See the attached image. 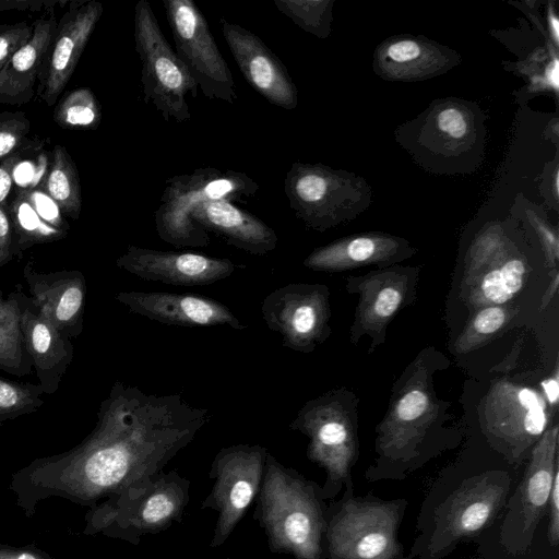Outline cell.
I'll return each mask as SVG.
<instances>
[{
  "instance_id": "obj_26",
  "label": "cell",
  "mask_w": 559,
  "mask_h": 559,
  "mask_svg": "<svg viewBox=\"0 0 559 559\" xmlns=\"http://www.w3.org/2000/svg\"><path fill=\"white\" fill-rule=\"evenodd\" d=\"M20 290L19 285L4 297L0 288V369L23 377L31 373L32 362L21 331Z\"/></svg>"
},
{
  "instance_id": "obj_15",
  "label": "cell",
  "mask_w": 559,
  "mask_h": 559,
  "mask_svg": "<svg viewBox=\"0 0 559 559\" xmlns=\"http://www.w3.org/2000/svg\"><path fill=\"white\" fill-rule=\"evenodd\" d=\"M96 0L70 1L47 50L39 75L36 96L51 107L72 78L80 58L103 14Z\"/></svg>"
},
{
  "instance_id": "obj_5",
  "label": "cell",
  "mask_w": 559,
  "mask_h": 559,
  "mask_svg": "<svg viewBox=\"0 0 559 559\" xmlns=\"http://www.w3.org/2000/svg\"><path fill=\"white\" fill-rule=\"evenodd\" d=\"M133 29L145 103H151L167 122L190 120L187 95L197 97L198 85L166 40L147 0L135 4Z\"/></svg>"
},
{
  "instance_id": "obj_19",
  "label": "cell",
  "mask_w": 559,
  "mask_h": 559,
  "mask_svg": "<svg viewBox=\"0 0 559 559\" xmlns=\"http://www.w3.org/2000/svg\"><path fill=\"white\" fill-rule=\"evenodd\" d=\"M28 297L37 311L69 338L83 330L86 281L80 271L39 272L32 261L23 269Z\"/></svg>"
},
{
  "instance_id": "obj_11",
  "label": "cell",
  "mask_w": 559,
  "mask_h": 559,
  "mask_svg": "<svg viewBox=\"0 0 559 559\" xmlns=\"http://www.w3.org/2000/svg\"><path fill=\"white\" fill-rule=\"evenodd\" d=\"M480 111L471 104L444 99L431 105L405 130L411 134V147L423 159L431 158L428 167H455L456 160L481 150L484 124Z\"/></svg>"
},
{
  "instance_id": "obj_17",
  "label": "cell",
  "mask_w": 559,
  "mask_h": 559,
  "mask_svg": "<svg viewBox=\"0 0 559 559\" xmlns=\"http://www.w3.org/2000/svg\"><path fill=\"white\" fill-rule=\"evenodd\" d=\"M116 265L140 278L178 286L210 285L230 276L237 267L225 258L132 245L116 260Z\"/></svg>"
},
{
  "instance_id": "obj_41",
  "label": "cell",
  "mask_w": 559,
  "mask_h": 559,
  "mask_svg": "<svg viewBox=\"0 0 559 559\" xmlns=\"http://www.w3.org/2000/svg\"><path fill=\"white\" fill-rule=\"evenodd\" d=\"M69 1L57 0H0V12L3 11H48L56 5H67Z\"/></svg>"
},
{
  "instance_id": "obj_14",
  "label": "cell",
  "mask_w": 559,
  "mask_h": 559,
  "mask_svg": "<svg viewBox=\"0 0 559 559\" xmlns=\"http://www.w3.org/2000/svg\"><path fill=\"white\" fill-rule=\"evenodd\" d=\"M503 474H483L463 483L440 507L425 559H438L459 539L481 531L498 513L509 492Z\"/></svg>"
},
{
  "instance_id": "obj_36",
  "label": "cell",
  "mask_w": 559,
  "mask_h": 559,
  "mask_svg": "<svg viewBox=\"0 0 559 559\" xmlns=\"http://www.w3.org/2000/svg\"><path fill=\"white\" fill-rule=\"evenodd\" d=\"M39 217L48 225L68 234L69 225L56 202L38 187L21 190Z\"/></svg>"
},
{
  "instance_id": "obj_13",
  "label": "cell",
  "mask_w": 559,
  "mask_h": 559,
  "mask_svg": "<svg viewBox=\"0 0 559 559\" xmlns=\"http://www.w3.org/2000/svg\"><path fill=\"white\" fill-rule=\"evenodd\" d=\"M558 427L545 431L535 444L530 464L515 493L508 503L500 542L520 555L527 550L536 526L548 506L557 463Z\"/></svg>"
},
{
  "instance_id": "obj_24",
  "label": "cell",
  "mask_w": 559,
  "mask_h": 559,
  "mask_svg": "<svg viewBox=\"0 0 559 559\" xmlns=\"http://www.w3.org/2000/svg\"><path fill=\"white\" fill-rule=\"evenodd\" d=\"M411 252L404 239L382 234H366L338 239L314 249L304 265L313 271L336 272L391 261Z\"/></svg>"
},
{
  "instance_id": "obj_34",
  "label": "cell",
  "mask_w": 559,
  "mask_h": 559,
  "mask_svg": "<svg viewBox=\"0 0 559 559\" xmlns=\"http://www.w3.org/2000/svg\"><path fill=\"white\" fill-rule=\"evenodd\" d=\"M31 121L23 111L0 112V163L28 147Z\"/></svg>"
},
{
  "instance_id": "obj_21",
  "label": "cell",
  "mask_w": 559,
  "mask_h": 559,
  "mask_svg": "<svg viewBox=\"0 0 559 559\" xmlns=\"http://www.w3.org/2000/svg\"><path fill=\"white\" fill-rule=\"evenodd\" d=\"M459 62L455 51L419 36H395L374 53V71L385 80L416 81L439 75Z\"/></svg>"
},
{
  "instance_id": "obj_28",
  "label": "cell",
  "mask_w": 559,
  "mask_h": 559,
  "mask_svg": "<svg viewBox=\"0 0 559 559\" xmlns=\"http://www.w3.org/2000/svg\"><path fill=\"white\" fill-rule=\"evenodd\" d=\"M526 264L521 258L511 257L485 271L475 282L472 301L475 306H500L523 287Z\"/></svg>"
},
{
  "instance_id": "obj_18",
  "label": "cell",
  "mask_w": 559,
  "mask_h": 559,
  "mask_svg": "<svg viewBox=\"0 0 559 559\" xmlns=\"http://www.w3.org/2000/svg\"><path fill=\"white\" fill-rule=\"evenodd\" d=\"M116 299L130 312L168 325L223 326L242 330L241 322L224 304L199 295L169 292H120Z\"/></svg>"
},
{
  "instance_id": "obj_46",
  "label": "cell",
  "mask_w": 559,
  "mask_h": 559,
  "mask_svg": "<svg viewBox=\"0 0 559 559\" xmlns=\"http://www.w3.org/2000/svg\"><path fill=\"white\" fill-rule=\"evenodd\" d=\"M557 289H558V274L556 273V275H554L552 283L550 284V289H548L546 292L547 294L544 297V305H546L552 298V296L555 295Z\"/></svg>"
},
{
  "instance_id": "obj_44",
  "label": "cell",
  "mask_w": 559,
  "mask_h": 559,
  "mask_svg": "<svg viewBox=\"0 0 559 559\" xmlns=\"http://www.w3.org/2000/svg\"><path fill=\"white\" fill-rule=\"evenodd\" d=\"M542 386L545 393V396L548 399L549 403L556 405L558 402L559 394V383H558V374L557 372L552 378H549L542 382Z\"/></svg>"
},
{
  "instance_id": "obj_16",
  "label": "cell",
  "mask_w": 559,
  "mask_h": 559,
  "mask_svg": "<svg viewBox=\"0 0 559 559\" xmlns=\"http://www.w3.org/2000/svg\"><path fill=\"white\" fill-rule=\"evenodd\" d=\"M219 22L226 44L248 84L270 104L295 109L297 87L281 59L258 35L225 19Z\"/></svg>"
},
{
  "instance_id": "obj_40",
  "label": "cell",
  "mask_w": 559,
  "mask_h": 559,
  "mask_svg": "<svg viewBox=\"0 0 559 559\" xmlns=\"http://www.w3.org/2000/svg\"><path fill=\"white\" fill-rule=\"evenodd\" d=\"M29 146L17 152L0 163V203L7 201L13 186V174L17 164L23 159L24 153L28 152Z\"/></svg>"
},
{
  "instance_id": "obj_9",
  "label": "cell",
  "mask_w": 559,
  "mask_h": 559,
  "mask_svg": "<svg viewBox=\"0 0 559 559\" xmlns=\"http://www.w3.org/2000/svg\"><path fill=\"white\" fill-rule=\"evenodd\" d=\"M289 427L309 438V460L322 466L328 474L321 489L322 498L333 495L342 481L348 479L356 453L354 429L344 395L332 391L308 401Z\"/></svg>"
},
{
  "instance_id": "obj_37",
  "label": "cell",
  "mask_w": 559,
  "mask_h": 559,
  "mask_svg": "<svg viewBox=\"0 0 559 559\" xmlns=\"http://www.w3.org/2000/svg\"><path fill=\"white\" fill-rule=\"evenodd\" d=\"M33 24L22 21L0 25V71L12 56L32 37Z\"/></svg>"
},
{
  "instance_id": "obj_29",
  "label": "cell",
  "mask_w": 559,
  "mask_h": 559,
  "mask_svg": "<svg viewBox=\"0 0 559 559\" xmlns=\"http://www.w3.org/2000/svg\"><path fill=\"white\" fill-rule=\"evenodd\" d=\"M379 284H370L369 289L361 293L360 305L357 309L359 328H383L395 314L403 302L402 284L393 281L392 273L379 274Z\"/></svg>"
},
{
  "instance_id": "obj_27",
  "label": "cell",
  "mask_w": 559,
  "mask_h": 559,
  "mask_svg": "<svg viewBox=\"0 0 559 559\" xmlns=\"http://www.w3.org/2000/svg\"><path fill=\"white\" fill-rule=\"evenodd\" d=\"M41 189L56 202L63 216L79 219L82 209L80 176L64 146H53Z\"/></svg>"
},
{
  "instance_id": "obj_1",
  "label": "cell",
  "mask_w": 559,
  "mask_h": 559,
  "mask_svg": "<svg viewBox=\"0 0 559 559\" xmlns=\"http://www.w3.org/2000/svg\"><path fill=\"white\" fill-rule=\"evenodd\" d=\"M207 419L206 408L191 406L180 395L146 394L116 381L92 432L74 448L14 472L9 489L27 518L39 502L55 497L91 508L163 472Z\"/></svg>"
},
{
  "instance_id": "obj_39",
  "label": "cell",
  "mask_w": 559,
  "mask_h": 559,
  "mask_svg": "<svg viewBox=\"0 0 559 559\" xmlns=\"http://www.w3.org/2000/svg\"><path fill=\"white\" fill-rule=\"evenodd\" d=\"M531 224L534 226L539 240L545 250L546 257L548 259L549 264L552 267L557 266L558 258H559V246H558V236L557 233L551 229V227L542 221L536 214H530Z\"/></svg>"
},
{
  "instance_id": "obj_38",
  "label": "cell",
  "mask_w": 559,
  "mask_h": 559,
  "mask_svg": "<svg viewBox=\"0 0 559 559\" xmlns=\"http://www.w3.org/2000/svg\"><path fill=\"white\" fill-rule=\"evenodd\" d=\"M20 255L15 245L12 219L8 201L0 203V266Z\"/></svg>"
},
{
  "instance_id": "obj_32",
  "label": "cell",
  "mask_w": 559,
  "mask_h": 559,
  "mask_svg": "<svg viewBox=\"0 0 559 559\" xmlns=\"http://www.w3.org/2000/svg\"><path fill=\"white\" fill-rule=\"evenodd\" d=\"M333 0H273L277 10L298 27L319 38L331 32Z\"/></svg>"
},
{
  "instance_id": "obj_22",
  "label": "cell",
  "mask_w": 559,
  "mask_h": 559,
  "mask_svg": "<svg viewBox=\"0 0 559 559\" xmlns=\"http://www.w3.org/2000/svg\"><path fill=\"white\" fill-rule=\"evenodd\" d=\"M190 217L205 231H213L227 243L253 255H264L277 246L273 228L226 200L204 201L192 210Z\"/></svg>"
},
{
  "instance_id": "obj_2",
  "label": "cell",
  "mask_w": 559,
  "mask_h": 559,
  "mask_svg": "<svg viewBox=\"0 0 559 559\" xmlns=\"http://www.w3.org/2000/svg\"><path fill=\"white\" fill-rule=\"evenodd\" d=\"M321 499V489L267 453L253 518L273 552L323 559L326 515Z\"/></svg>"
},
{
  "instance_id": "obj_43",
  "label": "cell",
  "mask_w": 559,
  "mask_h": 559,
  "mask_svg": "<svg viewBox=\"0 0 559 559\" xmlns=\"http://www.w3.org/2000/svg\"><path fill=\"white\" fill-rule=\"evenodd\" d=\"M0 559H56L34 544L27 546L0 545Z\"/></svg>"
},
{
  "instance_id": "obj_10",
  "label": "cell",
  "mask_w": 559,
  "mask_h": 559,
  "mask_svg": "<svg viewBox=\"0 0 559 559\" xmlns=\"http://www.w3.org/2000/svg\"><path fill=\"white\" fill-rule=\"evenodd\" d=\"M176 53L198 88L210 99L233 104V74L217 48L205 16L192 0H163Z\"/></svg>"
},
{
  "instance_id": "obj_33",
  "label": "cell",
  "mask_w": 559,
  "mask_h": 559,
  "mask_svg": "<svg viewBox=\"0 0 559 559\" xmlns=\"http://www.w3.org/2000/svg\"><path fill=\"white\" fill-rule=\"evenodd\" d=\"M44 394L38 383L16 382L0 377V425L36 412L45 403Z\"/></svg>"
},
{
  "instance_id": "obj_6",
  "label": "cell",
  "mask_w": 559,
  "mask_h": 559,
  "mask_svg": "<svg viewBox=\"0 0 559 559\" xmlns=\"http://www.w3.org/2000/svg\"><path fill=\"white\" fill-rule=\"evenodd\" d=\"M284 192L296 216L319 231L353 218L370 195L366 182L354 174L300 162L287 171Z\"/></svg>"
},
{
  "instance_id": "obj_42",
  "label": "cell",
  "mask_w": 559,
  "mask_h": 559,
  "mask_svg": "<svg viewBox=\"0 0 559 559\" xmlns=\"http://www.w3.org/2000/svg\"><path fill=\"white\" fill-rule=\"evenodd\" d=\"M547 507L549 508L548 539L556 546L559 540V469L554 476Z\"/></svg>"
},
{
  "instance_id": "obj_35",
  "label": "cell",
  "mask_w": 559,
  "mask_h": 559,
  "mask_svg": "<svg viewBox=\"0 0 559 559\" xmlns=\"http://www.w3.org/2000/svg\"><path fill=\"white\" fill-rule=\"evenodd\" d=\"M508 318L507 310L500 306L480 309L473 318L463 335L456 343L460 350H468L490 335L498 332Z\"/></svg>"
},
{
  "instance_id": "obj_7",
  "label": "cell",
  "mask_w": 559,
  "mask_h": 559,
  "mask_svg": "<svg viewBox=\"0 0 559 559\" xmlns=\"http://www.w3.org/2000/svg\"><path fill=\"white\" fill-rule=\"evenodd\" d=\"M400 502L344 500L326 518V552L331 559H395L401 551L396 531Z\"/></svg>"
},
{
  "instance_id": "obj_31",
  "label": "cell",
  "mask_w": 559,
  "mask_h": 559,
  "mask_svg": "<svg viewBox=\"0 0 559 559\" xmlns=\"http://www.w3.org/2000/svg\"><path fill=\"white\" fill-rule=\"evenodd\" d=\"M52 118L56 124L62 129L94 130L100 123L102 109L91 88L78 87L58 99Z\"/></svg>"
},
{
  "instance_id": "obj_30",
  "label": "cell",
  "mask_w": 559,
  "mask_h": 559,
  "mask_svg": "<svg viewBox=\"0 0 559 559\" xmlns=\"http://www.w3.org/2000/svg\"><path fill=\"white\" fill-rule=\"evenodd\" d=\"M8 206L19 254L35 245L53 242L67 236V233L45 223L22 191L15 194Z\"/></svg>"
},
{
  "instance_id": "obj_8",
  "label": "cell",
  "mask_w": 559,
  "mask_h": 559,
  "mask_svg": "<svg viewBox=\"0 0 559 559\" xmlns=\"http://www.w3.org/2000/svg\"><path fill=\"white\" fill-rule=\"evenodd\" d=\"M267 450L260 444H235L215 455L210 478L213 486L201 509L217 513L211 547L223 545L260 490Z\"/></svg>"
},
{
  "instance_id": "obj_45",
  "label": "cell",
  "mask_w": 559,
  "mask_h": 559,
  "mask_svg": "<svg viewBox=\"0 0 559 559\" xmlns=\"http://www.w3.org/2000/svg\"><path fill=\"white\" fill-rule=\"evenodd\" d=\"M547 21H548V29L550 33V39H552L555 46H558L559 22H558V16L554 12L552 8L548 9Z\"/></svg>"
},
{
  "instance_id": "obj_25",
  "label": "cell",
  "mask_w": 559,
  "mask_h": 559,
  "mask_svg": "<svg viewBox=\"0 0 559 559\" xmlns=\"http://www.w3.org/2000/svg\"><path fill=\"white\" fill-rule=\"evenodd\" d=\"M431 397L426 389L416 386L403 390L393 406L391 419L385 421L379 439V451L392 461L411 457L418 442L424 416L429 415Z\"/></svg>"
},
{
  "instance_id": "obj_47",
  "label": "cell",
  "mask_w": 559,
  "mask_h": 559,
  "mask_svg": "<svg viewBox=\"0 0 559 559\" xmlns=\"http://www.w3.org/2000/svg\"><path fill=\"white\" fill-rule=\"evenodd\" d=\"M226 559H230V558H226Z\"/></svg>"
},
{
  "instance_id": "obj_12",
  "label": "cell",
  "mask_w": 559,
  "mask_h": 559,
  "mask_svg": "<svg viewBox=\"0 0 559 559\" xmlns=\"http://www.w3.org/2000/svg\"><path fill=\"white\" fill-rule=\"evenodd\" d=\"M261 312L283 346L311 353L330 334L329 289L321 284L292 283L270 293Z\"/></svg>"
},
{
  "instance_id": "obj_23",
  "label": "cell",
  "mask_w": 559,
  "mask_h": 559,
  "mask_svg": "<svg viewBox=\"0 0 559 559\" xmlns=\"http://www.w3.org/2000/svg\"><path fill=\"white\" fill-rule=\"evenodd\" d=\"M57 24L55 9L46 11L33 23L34 31L31 39L0 71V103L23 106L36 95L44 60Z\"/></svg>"
},
{
  "instance_id": "obj_20",
  "label": "cell",
  "mask_w": 559,
  "mask_h": 559,
  "mask_svg": "<svg viewBox=\"0 0 559 559\" xmlns=\"http://www.w3.org/2000/svg\"><path fill=\"white\" fill-rule=\"evenodd\" d=\"M21 331L32 368L45 394H53L73 360L71 338L61 333L20 290Z\"/></svg>"
},
{
  "instance_id": "obj_4",
  "label": "cell",
  "mask_w": 559,
  "mask_h": 559,
  "mask_svg": "<svg viewBox=\"0 0 559 559\" xmlns=\"http://www.w3.org/2000/svg\"><path fill=\"white\" fill-rule=\"evenodd\" d=\"M166 183L154 213L155 225L159 238L177 248L210 245L209 233L190 217L198 204L217 200L247 203L259 190L258 182L247 174L214 167L173 176Z\"/></svg>"
},
{
  "instance_id": "obj_3",
  "label": "cell",
  "mask_w": 559,
  "mask_h": 559,
  "mask_svg": "<svg viewBox=\"0 0 559 559\" xmlns=\"http://www.w3.org/2000/svg\"><path fill=\"white\" fill-rule=\"evenodd\" d=\"M190 481L177 471L158 473L90 508L86 535L102 534L138 545L178 522L189 501Z\"/></svg>"
}]
</instances>
